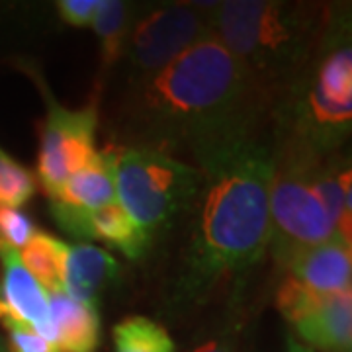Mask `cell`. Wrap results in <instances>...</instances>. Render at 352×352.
<instances>
[{
    "mask_svg": "<svg viewBox=\"0 0 352 352\" xmlns=\"http://www.w3.org/2000/svg\"><path fill=\"white\" fill-rule=\"evenodd\" d=\"M131 92L127 120L139 145L186 147L194 157L261 135L272 113L268 98L215 34Z\"/></svg>",
    "mask_w": 352,
    "mask_h": 352,
    "instance_id": "1",
    "label": "cell"
},
{
    "mask_svg": "<svg viewBox=\"0 0 352 352\" xmlns=\"http://www.w3.org/2000/svg\"><path fill=\"white\" fill-rule=\"evenodd\" d=\"M194 159L201 184L175 286L178 303L198 302L223 278L261 263L270 241L272 145L254 135Z\"/></svg>",
    "mask_w": 352,
    "mask_h": 352,
    "instance_id": "2",
    "label": "cell"
},
{
    "mask_svg": "<svg viewBox=\"0 0 352 352\" xmlns=\"http://www.w3.org/2000/svg\"><path fill=\"white\" fill-rule=\"evenodd\" d=\"M337 8L286 0L215 2L212 25L274 106L309 67Z\"/></svg>",
    "mask_w": 352,
    "mask_h": 352,
    "instance_id": "3",
    "label": "cell"
},
{
    "mask_svg": "<svg viewBox=\"0 0 352 352\" xmlns=\"http://www.w3.org/2000/svg\"><path fill=\"white\" fill-rule=\"evenodd\" d=\"M276 139L296 141L331 155L340 149L352 127L351 24L337 8L309 67L280 96L270 113Z\"/></svg>",
    "mask_w": 352,
    "mask_h": 352,
    "instance_id": "4",
    "label": "cell"
},
{
    "mask_svg": "<svg viewBox=\"0 0 352 352\" xmlns=\"http://www.w3.org/2000/svg\"><path fill=\"white\" fill-rule=\"evenodd\" d=\"M116 198L153 241L192 210L201 184L200 170L149 145L110 147Z\"/></svg>",
    "mask_w": 352,
    "mask_h": 352,
    "instance_id": "5",
    "label": "cell"
},
{
    "mask_svg": "<svg viewBox=\"0 0 352 352\" xmlns=\"http://www.w3.org/2000/svg\"><path fill=\"white\" fill-rule=\"evenodd\" d=\"M272 155L268 249L278 266L284 268L294 254L337 237V231L314 184L317 166L329 155L286 139H276Z\"/></svg>",
    "mask_w": 352,
    "mask_h": 352,
    "instance_id": "6",
    "label": "cell"
},
{
    "mask_svg": "<svg viewBox=\"0 0 352 352\" xmlns=\"http://www.w3.org/2000/svg\"><path fill=\"white\" fill-rule=\"evenodd\" d=\"M214 6L215 2H166L138 10L124 51L129 87L145 85L184 51L214 34Z\"/></svg>",
    "mask_w": 352,
    "mask_h": 352,
    "instance_id": "7",
    "label": "cell"
},
{
    "mask_svg": "<svg viewBox=\"0 0 352 352\" xmlns=\"http://www.w3.org/2000/svg\"><path fill=\"white\" fill-rule=\"evenodd\" d=\"M45 116L39 124V149L36 180L51 198L71 176L82 170L96 157L98 98L80 110H69L53 98L51 90L38 78Z\"/></svg>",
    "mask_w": 352,
    "mask_h": 352,
    "instance_id": "8",
    "label": "cell"
},
{
    "mask_svg": "<svg viewBox=\"0 0 352 352\" xmlns=\"http://www.w3.org/2000/svg\"><path fill=\"white\" fill-rule=\"evenodd\" d=\"M0 296L10 317L34 327L43 339L55 342V327L50 311V296L28 272L20 252L0 243Z\"/></svg>",
    "mask_w": 352,
    "mask_h": 352,
    "instance_id": "9",
    "label": "cell"
},
{
    "mask_svg": "<svg viewBox=\"0 0 352 352\" xmlns=\"http://www.w3.org/2000/svg\"><path fill=\"white\" fill-rule=\"evenodd\" d=\"M284 270L319 296L351 289L352 247L339 237H333L294 254Z\"/></svg>",
    "mask_w": 352,
    "mask_h": 352,
    "instance_id": "10",
    "label": "cell"
},
{
    "mask_svg": "<svg viewBox=\"0 0 352 352\" xmlns=\"http://www.w3.org/2000/svg\"><path fill=\"white\" fill-rule=\"evenodd\" d=\"M292 327L298 335L296 340L311 352H351L352 289L325 296Z\"/></svg>",
    "mask_w": 352,
    "mask_h": 352,
    "instance_id": "11",
    "label": "cell"
},
{
    "mask_svg": "<svg viewBox=\"0 0 352 352\" xmlns=\"http://www.w3.org/2000/svg\"><path fill=\"white\" fill-rule=\"evenodd\" d=\"M122 278V266L113 254L92 243L69 245L63 289L67 296L98 309L104 294Z\"/></svg>",
    "mask_w": 352,
    "mask_h": 352,
    "instance_id": "12",
    "label": "cell"
},
{
    "mask_svg": "<svg viewBox=\"0 0 352 352\" xmlns=\"http://www.w3.org/2000/svg\"><path fill=\"white\" fill-rule=\"evenodd\" d=\"M47 296L57 349L61 352L98 351L102 337L98 309L76 302L65 289H55Z\"/></svg>",
    "mask_w": 352,
    "mask_h": 352,
    "instance_id": "13",
    "label": "cell"
},
{
    "mask_svg": "<svg viewBox=\"0 0 352 352\" xmlns=\"http://www.w3.org/2000/svg\"><path fill=\"white\" fill-rule=\"evenodd\" d=\"M116 200V176L110 147L96 153V157L82 170L75 173L50 198V201H61L88 214Z\"/></svg>",
    "mask_w": 352,
    "mask_h": 352,
    "instance_id": "14",
    "label": "cell"
},
{
    "mask_svg": "<svg viewBox=\"0 0 352 352\" xmlns=\"http://www.w3.org/2000/svg\"><path fill=\"white\" fill-rule=\"evenodd\" d=\"M98 241L116 251L124 252L129 261H141L151 249L153 239L116 200L92 212L88 219V243Z\"/></svg>",
    "mask_w": 352,
    "mask_h": 352,
    "instance_id": "15",
    "label": "cell"
},
{
    "mask_svg": "<svg viewBox=\"0 0 352 352\" xmlns=\"http://www.w3.org/2000/svg\"><path fill=\"white\" fill-rule=\"evenodd\" d=\"M138 10L124 0H100V6L92 20V30L100 45V80L96 87V98L102 90V78L112 71L118 61L124 59L127 36Z\"/></svg>",
    "mask_w": 352,
    "mask_h": 352,
    "instance_id": "16",
    "label": "cell"
},
{
    "mask_svg": "<svg viewBox=\"0 0 352 352\" xmlns=\"http://www.w3.org/2000/svg\"><path fill=\"white\" fill-rule=\"evenodd\" d=\"M18 252L28 272L38 280L39 286L47 294L63 289L65 264L69 254V245L63 239L45 231H38Z\"/></svg>",
    "mask_w": 352,
    "mask_h": 352,
    "instance_id": "17",
    "label": "cell"
},
{
    "mask_svg": "<svg viewBox=\"0 0 352 352\" xmlns=\"http://www.w3.org/2000/svg\"><path fill=\"white\" fill-rule=\"evenodd\" d=\"M116 352H176L168 331L145 315H131L112 329Z\"/></svg>",
    "mask_w": 352,
    "mask_h": 352,
    "instance_id": "18",
    "label": "cell"
},
{
    "mask_svg": "<svg viewBox=\"0 0 352 352\" xmlns=\"http://www.w3.org/2000/svg\"><path fill=\"white\" fill-rule=\"evenodd\" d=\"M38 192L36 175L0 147V206L22 208Z\"/></svg>",
    "mask_w": 352,
    "mask_h": 352,
    "instance_id": "19",
    "label": "cell"
},
{
    "mask_svg": "<svg viewBox=\"0 0 352 352\" xmlns=\"http://www.w3.org/2000/svg\"><path fill=\"white\" fill-rule=\"evenodd\" d=\"M36 233L38 227L24 210L0 206V243L20 251Z\"/></svg>",
    "mask_w": 352,
    "mask_h": 352,
    "instance_id": "20",
    "label": "cell"
},
{
    "mask_svg": "<svg viewBox=\"0 0 352 352\" xmlns=\"http://www.w3.org/2000/svg\"><path fill=\"white\" fill-rule=\"evenodd\" d=\"M2 327L6 329V351L8 352H61L55 342L43 339L38 331L18 319H4Z\"/></svg>",
    "mask_w": 352,
    "mask_h": 352,
    "instance_id": "21",
    "label": "cell"
},
{
    "mask_svg": "<svg viewBox=\"0 0 352 352\" xmlns=\"http://www.w3.org/2000/svg\"><path fill=\"white\" fill-rule=\"evenodd\" d=\"M57 14L71 28H90L100 6V0H59Z\"/></svg>",
    "mask_w": 352,
    "mask_h": 352,
    "instance_id": "22",
    "label": "cell"
},
{
    "mask_svg": "<svg viewBox=\"0 0 352 352\" xmlns=\"http://www.w3.org/2000/svg\"><path fill=\"white\" fill-rule=\"evenodd\" d=\"M192 352H237L235 349V337L233 335H217L214 339H208L200 342Z\"/></svg>",
    "mask_w": 352,
    "mask_h": 352,
    "instance_id": "23",
    "label": "cell"
},
{
    "mask_svg": "<svg viewBox=\"0 0 352 352\" xmlns=\"http://www.w3.org/2000/svg\"><path fill=\"white\" fill-rule=\"evenodd\" d=\"M286 352H311L307 346H303L302 342L294 339V337H288L286 340Z\"/></svg>",
    "mask_w": 352,
    "mask_h": 352,
    "instance_id": "24",
    "label": "cell"
},
{
    "mask_svg": "<svg viewBox=\"0 0 352 352\" xmlns=\"http://www.w3.org/2000/svg\"><path fill=\"white\" fill-rule=\"evenodd\" d=\"M0 352H8L6 351V344H4V340L0 339Z\"/></svg>",
    "mask_w": 352,
    "mask_h": 352,
    "instance_id": "25",
    "label": "cell"
}]
</instances>
